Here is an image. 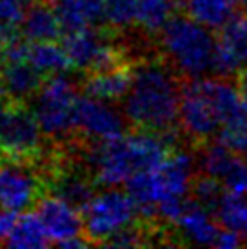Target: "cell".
Listing matches in <instances>:
<instances>
[{
    "label": "cell",
    "instance_id": "cell-1",
    "mask_svg": "<svg viewBox=\"0 0 247 249\" xmlns=\"http://www.w3.org/2000/svg\"><path fill=\"white\" fill-rule=\"evenodd\" d=\"M182 80L162 58H142L135 62V76L124 98V113L133 129L164 135L176 144L180 129Z\"/></svg>",
    "mask_w": 247,
    "mask_h": 249
},
{
    "label": "cell",
    "instance_id": "cell-2",
    "mask_svg": "<svg viewBox=\"0 0 247 249\" xmlns=\"http://www.w3.org/2000/svg\"><path fill=\"white\" fill-rule=\"evenodd\" d=\"M160 44L165 60L180 76L200 78L213 71L216 35L189 15L173 17L160 31Z\"/></svg>",
    "mask_w": 247,
    "mask_h": 249
},
{
    "label": "cell",
    "instance_id": "cell-3",
    "mask_svg": "<svg viewBox=\"0 0 247 249\" xmlns=\"http://www.w3.org/2000/svg\"><path fill=\"white\" fill-rule=\"evenodd\" d=\"M76 86L66 75L49 76L36 97L31 100V109L40 124L44 137L53 144H68L76 135L75 104Z\"/></svg>",
    "mask_w": 247,
    "mask_h": 249
},
{
    "label": "cell",
    "instance_id": "cell-4",
    "mask_svg": "<svg viewBox=\"0 0 247 249\" xmlns=\"http://www.w3.org/2000/svg\"><path fill=\"white\" fill-rule=\"evenodd\" d=\"M0 142L11 160L38 164L44 159V133L28 102H0Z\"/></svg>",
    "mask_w": 247,
    "mask_h": 249
},
{
    "label": "cell",
    "instance_id": "cell-5",
    "mask_svg": "<svg viewBox=\"0 0 247 249\" xmlns=\"http://www.w3.org/2000/svg\"><path fill=\"white\" fill-rule=\"evenodd\" d=\"M138 204L127 191L107 189L95 195L82 209L84 235L93 246H102L111 235L137 220Z\"/></svg>",
    "mask_w": 247,
    "mask_h": 249
},
{
    "label": "cell",
    "instance_id": "cell-6",
    "mask_svg": "<svg viewBox=\"0 0 247 249\" xmlns=\"http://www.w3.org/2000/svg\"><path fill=\"white\" fill-rule=\"evenodd\" d=\"M48 195L44 175L36 164L6 160L0 164V208L24 211Z\"/></svg>",
    "mask_w": 247,
    "mask_h": 249
},
{
    "label": "cell",
    "instance_id": "cell-7",
    "mask_svg": "<svg viewBox=\"0 0 247 249\" xmlns=\"http://www.w3.org/2000/svg\"><path fill=\"white\" fill-rule=\"evenodd\" d=\"M222 118L211 98L202 89L198 78L182 80L180 97V129L196 147L206 144L222 129Z\"/></svg>",
    "mask_w": 247,
    "mask_h": 249
},
{
    "label": "cell",
    "instance_id": "cell-8",
    "mask_svg": "<svg viewBox=\"0 0 247 249\" xmlns=\"http://www.w3.org/2000/svg\"><path fill=\"white\" fill-rule=\"evenodd\" d=\"M76 135L89 140H111L125 135V120L106 100L78 95L75 104Z\"/></svg>",
    "mask_w": 247,
    "mask_h": 249
},
{
    "label": "cell",
    "instance_id": "cell-9",
    "mask_svg": "<svg viewBox=\"0 0 247 249\" xmlns=\"http://www.w3.org/2000/svg\"><path fill=\"white\" fill-rule=\"evenodd\" d=\"M36 213L44 222L53 244L84 235L82 211L55 195L42 196L40 202L36 204Z\"/></svg>",
    "mask_w": 247,
    "mask_h": 249
},
{
    "label": "cell",
    "instance_id": "cell-10",
    "mask_svg": "<svg viewBox=\"0 0 247 249\" xmlns=\"http://www.w3.org/2000/svg\"><path fill=\"white\" fill-rule=\"evenodd\" d=\"M115 31L117 29L113 28L89 26V28L78 29L75 33L62 36V46L68 51L73 68L84 71V73L93 70L98 58L106 51V48L115 40V36H113Z\"/></svg>",
    "mask_w": 247,
    "mask_h": 249
},
{
    "label": "cell",
    "instance_id": "cell-11",
    "mask_svg": "<svg viewBox=\"0 0 247 249\" xmlns=\"http://www.w3.org/2000/svg\"><path fill=\"white\" fill-rule=\"evenodd\" d=\"M0 78L6 88L7 98L29 102L36 97L49 76L36 70L29 60L0 64Z\"/></svg>",
    "mask_w": 247,
    "mask_h": 249
},
{
    "label": "cell",
    "instance_id": "cell-12",
    "mask_svg": "<svg viewBox=\"0 0 247 249\" xmlns=\"http://www.w3.org/2000/svg\"><path fill=\"white\" fill-rule=\"evenodd\" d=\"M133 76H135V62L124 64L120 68L102 73H88L82 82V89L86 95L100 100H120L129 93Z\"/></svg>",
    "mask_w": 247,
    "mask_h": 249
},
{
    "label": "cell",
    "instance_id": "cell-13",
    "mask_svg": "<svg viewBox=\"0 0 247 249\" xmlns=\"http://www.w3.org/2000/svg\"><path fill=\"white\" fill-rule=\"evenodd\" d=\"M20 28V33L29 42H49L64 36L60 22L48 0H36L28 7Z\"/></svg>",
    "mask_w": 247,
    "mask_h": 249
},
{
    "label": "cell",
    "instance_id": "cell-14",
    "mask_svg": "<svg viewBox=\"0 0 247 249\" xmlns=\"http://www.w3.org/2000/svg\"><path fill=\"white\" fill-rule=\"evenodd\" d=\"M211 216L213 214L209 213L207 209H204L193 200V204L187 208V211L176 222V228H178V233L184 238V242L214 246L222 226L218 222L211 220Z\"/></svg>",
    "mask_w": 247,
    "mask_h": 249
},
{
    "label": "cell",
    "instance_id": "cell-15",
    "mask_svg": "<svg viewBox=\"0 0 247 249\" xmlns=\"http://www.w3.org/2000/svg\"><path fill=\"white\" fill-rule=\"evenodd\" d=\"M53 240L49 236L48 229L44 226V222L40 220L38 213H24L22 216L17 218L13 229L9 236L6 238L4 246L7 248H48L51 246Z\"/></svg>",
    "mask_w": 247,
    "mask_h": 249
},
{
    "label": "cell",
    "instance_id": "cell-16",
    "mask_svg": "<svg viewBox=\"0 0 247 249\" xmlns=\"http://www.w3.org/2000/svg\"><path fill=\"white\" fill-rule=\"evenodd\" d=\"M28 60L46 76L60 75L73 68L66 48L56 44V40L31 42Z\"/></svg>",
    "mask_w": 247,
    "mask_h": 249
},
{
    "label": "cell",
    "instance_id": "cell-17",
    "mask_svg": "<svg viewBox=\"0 0 247 249\" xmlns=\"http://www.w3.org/2000/svg\"><path fill=\"white\" fill-rule=\"evenodd\" d=\"M178 4L180 0H135V24L145 33H160Z\"/></svg>",
    "mask_w": 247,
    "mask_h": 249
},
{
    "label": "cell",
    "instance_id": "cell-18",
    "mask_svg": "<svg viewBox=\"0 0 247 249\" xmlns=\"http://www.w3.org/2000/svg\"><path fill=\"white\" fill-rule=\"evenodd\" d=\"M187 15L209 29H222L233 18L231 0H182Z\"/></svg>",
    "mask_w": 247,
    "mask_h": 249
},
{
    "label": "cell",
    "instance_id": "cell-19",
    "mask_svg": "<svg viewBox=\"0 0 247 249\" xmlns=\"http://www.w3.org/2000/svg\"><path fill=\"white\" fill-rule=\"evenodd\" d=\"M214 218L220 226L227 229H234L242 235L247 222V195H236L226 191L220 200Z\"/></svg>",
    "mask_w": 247,
    "mask_h": 249
},
{
    "label": "cell",
    "instance_id": "cell-20",
    "mask_svg": "<svg viewBox=\"0 0 247 249\" xmlns=\"http://www.w3.org/2000/svg\"><path fill=\"white\" fill-rule=\"evenodd\" d=\"M224 193H226V187L218 178H214L207 173H202V171L194 173L189 195H191L193 200L204 209H207L213 216L216 213V208H218Z\"/></svg>",
    "mask_w": 247,
    "mask_h": 249
},
{
    "label": "cell",
    "instance_id": "cell-21",
    "mask_svg": "<svg viewBox=\"0 0 247 249\" xmlns=\"http://www.w3.org/2000/svg\"><path fill=\"white\" fill-rule=\"evenodd\" d=\"M218 38L233 51L240 60L242 68H247V11L233 15V18L220 29Z\"/></svg>",
    "mask_w": 247,
    "mask_h": 249
},
{
    "label": "cell",
    "instance_id": "cell-22",
    "mask_svg": "<svg viewBox=\"0 0 247 249\" xmlns=\"http://www.w3.org/2000/svg\"><path fill=\"white\" fill-rule=\"evenodd\" d=\"M220 140L226 142L234 153L247 159V111L242 109L220 129Z\"/></svg>",
    "mask_w": 247,
    "mask_h": 249
},
{
    "label": "cell",
    "instance_id": "cell-23",
    "mask_svg": "<svg viewBox=\"0 0 247 249\" xmlns=\"http://www.w3.org/2000/svg\"><path fill=\"white\" fill-rule=\"evenodd\" d=\"M107 24L113 29H125L135 24V0H106Z\"/></svg>",
    "mask_w": 247,
    "mask_h": 249
},
{
    "label": "cell",
    "instance_id": "cell-24",
    "mask_svg": "<svg viewBox=\"0 0 247 249\" xmlns=\"http://www.w3.org/2000/svg\"><path fill=\"white\" fill-rule=\"evenodd\" d=\"M29 4L26 0H0V22L9 28L20 26Z\"/></svg>",
    "mask_w": 247,
    "mask_h": 249
},
{
    "label": "cell",
    "instance_id": "cell-25",
    "mask_svg": "<svg viewBox=\"0 0 247 249\" xmlns=\"http://www.w3.org/2000/svg\"><path fill=\"white\" fill-rule=\"evenodd\" d=\"M17 211H11V209L0 208V246H4L6 238L9 236L11 229H13L15 222H17Z\"/></svg>",
    "mask_w": 247,
    "mask_h": 249
},
{
    "label": "cell",
    "instance_id": "cell-26",
    "mask_svg": "<svg viewBox=\"0 0 247 249\" xmlns=\"http://www.w3.org/2000/svg\"><path fill=\"white\" fill-rule=\"evenodd\" d=\"M234 78H236V86H238V91H240L242 106L247 111V70H242Z\"/></svg>",
    "mask_w": 247,
    "mask_h": 249
},
{
    "label": "cell",
    "instance_id": "cell-27",
    "mask_svg": "<svg viewBox=\"0 0 247 249\" xmlns=\"http://www.w3.org/2000/svg\"><path fill=\"white\" fill-rule=\"evenodd\" d=\"M15 33H18V31H17L15 28H9V26H6V24L0 22V51H2V48H4V44H6Z\"/></svg>",
    "mask_w": 247,
    "mask_h": 249
},
{
    "label": "cell",
    "instance_id": "cell-28",
    "mask_svg": "<svg viewBox=\"0 0 247 249\" xmlns=\"http://www.w3.org/2000/svg\"><path fill=\"white\" fill-rule=\"evenodd\" d=\"M233 2V6L236 9H240V11H247V0H231Z\"/></svg>",
    "mask_w": 247,
    "mask_h": 249
},
{
    "label": "cell",
    "instance_id": "cell-29",
    "mask_svg": "<svg viewBox=\"0 0 247 249\" xmlns=\"http://www.w3.org/2000/svg\"><path fill=\"white\" fill-rule=\"evenodd\" d=\"M6 98H7L6 88H4V84H2V78H0V102H4Z\"/></svg>",
    "mask_w": 247,
    "mask_h": 249
},
{
    "label": "cell",
    "instance_id": "cell-30",
    "mask_svg": "<svg viewBox=\"0 0 247 249\" xmlns=\"http://www.w3.org/2000/svg\"><path fill=\"white\" fill-rule=\"evenodd\" d=\"M6 160H11V159L7 157V153L4 151V147H2V142H0V164H2V162H6Z\"/></svg>",
    "mask_w": 247,
    "mask_h": 249
},
{
    "label": "cell",
    "instance_id": "cell-31",
    "mask_svg": "<svg viewBox=\"0 0 247 249\" xmlns=\"http://www.w3.org/2000/svg\"><path fill=\"white\" fill-rule=\"evenodd\" d=\"M242 236L247 240V222H246V226H244V231H242Z\"/></svg>",
    "mask_w": 247,
    "mask_h": 249
},
{
    "label": "cell",
    "instance_id": "cell-32",
    "mask_svg": "<svg viewBox=\"0 0 247 249\" xmlns=\"http://www.w3.org/2000/svg\"><path fill=\"white\" fill-rule=\"evenodd\" d=\"M26 2H28L29 6H31V4H33V2H36V0H26Z\"/></svg>",
    "mask_w": 247,
    "mask_h": 249
}]
</instances>
